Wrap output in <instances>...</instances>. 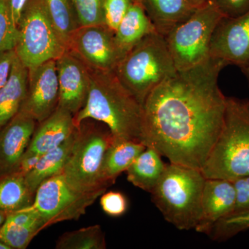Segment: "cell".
Returning <instances> with one entry per match:
<instances>
[{
  "label": "cell",
  "mask_w": 249,
  "mask_h": 249,
  "mask_svg": "<svg viewBox=\"0 0 249 249\" xmlns=\"http://www.w3.org/2000/svg\"><path fill=\"white\" fill-rule=\"evenodd\" d=\"M227 66L210 56L157 86L142 104V142L170 163L201 170L224 123L218 78Z\"/></svg>",
  "instance_id": "6da1fadb"
},
{
  "label": "cell",
  "mask_w": 249,
  "mask_h": 249,
  "mask_svg": "<svg viewBox=\"0 0 249 249\" xmlns=\"http://www.w3.org/2000/svg\"><path fill=\"white\" fill-rule=\"evenodd\" d=\"M89 69V91L84 106L73 116L76 127L89 119L107 126L112 135V143L142 142V105L114 71Z\"/></svg>",
  "instance_id": "7a4b0ae2"
},
{
  "label": "cell",
  "mask_w": 249,
  "mask_h": 249,
  "mask_svg": "<svg viewBox=\"0 0 249 249\" xmlns=\"http://www.w3.org/2000/svg\"><path fill=\"white\" fill-rule=\"evenodd\" d=\"M201 170L206 178L249 176V100L227 96L222 128Z\"/></svg>",
  "instance_id": "3957f363"
},
{
  "label": "cell",
  "mask_w": 249,
  "mask_h": 249,
  "mask_svg": "<svg viewBox=\"0 0 249 249\" xmlns=\"http://www.w3.org/2000/svg\"><path fill=\"white\" fill-rule=\"evenodd\" d=\"M206 178L201 170L170 163L151 196L165 220L178 230L196 229L202 213Z\"/></svg>",
  "instance_id": "277c9868"
},
{
  "label": "cell",
  "mask_w": 249,
  "mask_h": 249,
  "mask_svg": "<svg viewBox=\"0 0 249 249\" xmlns=\"http://www.w3.org/2000/svg\"><path fill=\"white\" fill-rule=\"evenodd\" d=\"M114 71L142 106L148 95L178 70L164 36L155 31L129 49Z\"/></svg>",
  "instance_id": "5b68a950"
},
{
  "label": "cell",
  "mask_w": 249,
  "mask_h": 249,
  "mask_svg": "<svg viewBox=\"0 0 249 249\" xmlns=\"http://www.w3.org/2000/svg\"><path fill=\"white\" fill-rule=\"evenodd\" d=\"M99 124L85 120L76 127L74 142L61 173L67 182L81 193H104L107 188L103 181L102 166L113 139L107 126Z\"/></svg>",
  "instance_id": "8992f818"
},
{
  "label": "cell",
  "mask_w": 249,
  "mask_h": 249,
  "mask_svg": "<svg viewBox=\"0 0 249 249\" xmlns=\"http://www.w3.org/2000/svg\"><path fill=\"white\" fill-rule=\"evenodd\" d=\"M18 29L15 51L29 70L57 60L67 51L51 21L44 0H28Z\"/></svg>",
  "instance_id": "52a82bcc"
},
{
  "label": "cell",
  "mask_w": 249,
  "mask_h": 249,
  "mask_svg": "<svg viewBox=\"0 0 249 249\" xmlns=\"http://www.w3.org/2000/svg\"><path fill=\"white\" fill-rule=\"evenodd\" d=\"M225 17L211 0L165 36L177 70H188L210 58V45L218 23Z\"/></svg>",
  "instance_id": "ba28073f"
},
{
  "label": "cell",
  "mask_w": 249,
  "mask_h": 249,
  "mask_svg": "<svg viewBox=\"0 0 249 249\" xmlns=\"http://www.w3.org/2000/svg\"><path fill=\"white\" fill-rule=\"evenodd\" d=\"M103 194L76 191L60 173L41 183L31 206L37 211L46 229L57 223L78 219Z\"/></svg>",
  "instance_id": "9c48e42d"
},
{
  "label": "cell",
  "mask_w": 249,
  "mask_h": 249,
  "mask_svg": "<svg viewBox=\"0 0 249 249\" xmlns=\"http://www.w3.org/2000/svg\"><path fill=\"white\" fill-rule=\"evenodd\" d=\"M68 50L90 68L100 71H114L124 56L114 33L105 24L78 28L72 36Z\"/></svg>",
  "instance_id": "30bf717a"
},
{
  "label": "cell",
  "mask_w": 249,
  "mask_h": 249,
  "mask_svg": "<svg viewBox=\"0 0 249 249\" xmlns=\"http://www.w3.org/2000/svg\"><path fill=\"white\" fill-rule=\"evenodd\" d=\"M210 56L242 69L249 62V11L238 17H224L214 29Z\"/></svg>",
  "instance_id": "8fae6325"
},
{
  "label": "cell",
  "mask_w": 249,
  "mask_h": 249,
  "mask_svg": "<svg viewBox=\"0 0 249 249\" xmlns=\"http://www.w3.org/2000/svg\"><path fill=\"white\" fill-rule=\"evenodd\" d=\"M58 102L56 60H49L29 70L27 94L20 111L41 123L55 110Z\"/></svg>",
  "instance_id": "7c38bea8"
},
{
  "label": "cell",
  "mask_w": 249,
  "mask_h": 249,
  "mask_svg": "<svg viewBox=\"0 0 249 249\" xmlns=\"http://www.w3.org/2000/svg\"><path fill=\"white\" fill-rule=\"evenodd\" d=\"M59 107L73 116L84 106L89 91V67L78 55L67 50L56 60Z\"/></svg>",
  "instance_id": "4fadbf2b"
},
{
  "label": "cell",
  "mask_w": 249,
  "mask_h": 249,
  "mask_svg": "<svg viewBox=\"0 0 249 249\" xmlns=\"http://www.w3.org/2000/svg\"><path fill=\"white\" fill-rule=\"evenodd\" d=\"M37 121L19 111L0 129V178L16 173L27 151Z\"/></svg>",
  "instance_id": "5bb4252c"
},
{
  "label": "cell",
  "mask_w": 249,
  "mask_h": 249,
  "mask_svg": "<svg viewBox=\"0 0 249 249\" xmlns=\"http://www.w3.org/2000/svg\"><path fill=\"white\" fill-rule=\"evenodd\" d=\"M235 204V189L232 181L206 178L202 195V213L196 232L209 235L221 219L231 214Z\"/></svg>",
  "instance_id": "9a60e30c"
},
{
  "label": "cell",
  "mask_w": 249,
  "mask_h": 249,
  "mask_svg": "<svg viewBox=\"0 0 249 249\" xmlns=\"http://www.w3.org/2000/svg\"><path fill=\"white\" fill-rule=\"evenodd\" d=\"M76 128L73 114L58 106L48 118L39 123L26 152L44 155L63 143Z\"/></svg>",
  "instance_id": "2e32d148"
},
{
  "label": "cell",
  "mask_w": 249,
  "mask_h": 249,
  "mask_svg": "<svg viewBox=\"0 0 249 249\" xmlns=\"http://www.w3.org/2000/svg\"><path fill=\"white\" fill-rule=\"evenodd\" d=\"M142 6L157 31L165 36L188 19L196 8L190 0H132Z\"/></svg>",
  "instance_id": "e0dca14e"
},
{
  "label": "cell",
  "mask_w": 249,
  "mask_h": 249,
  "mask_svg": "<svg viewBox=\"0 0 249 249\" xmlns=\"http://www.w3.org/2000/svg\"><path fill=\"white\" fill-rule=\"evenodd\" d=\"M29 70L18 56L9 81L0 89V129L20 111L27 94Z\"/></svg>",
  "instance_id": "ac0fdd59"
},
{
  "label": "cell",
  "mask_w": 249,
  "mask_h": 249,
  "mask_svg": "<svg viewBox=\"0 0 249 249\" xmlns=\"http://www.w3.org/2000/svg\"><path fill=\"white\" fill-rule=\"evenodd\" d=\"M157 31L145 11L133 1L114 32L118 47L125 54L147 36Z\"/></svg>",
  "instance_id": "d6986e66"
},
{
  "label": "cell",
  "mask_w": 249,
  "mask_h": 249,
  "mask_svg": "<svg viewBox=\"0 0 249 249\" xmlns=\"http://www.w3.org/2000/svg\"><path fill=\"white\" fill-rule=\"evenodd\" d=\"M166 163L161 155L152 147H147L127 169L129 182L151 194L164 173Z\"/></svg>",
  "instance_id": "ffe728a7"
},
{
  "label": "cell",
  "mask_w": 249,
  "mask_h": 249,
  "mask_svg": "<svg viewBox=\"0 0 249 249\" xmlns=\"http://www.w3.org/2000/svg\"><path fill=\"white\" fill-rule=\"evenodd\" d=\"M147 146L142 142H124L111 143L108 147L102 166L103 182L107 187L127 169Z\"/></svg>",
  "instance_id": "44dd1931"
},
{
  "label": "cell",
  "mask_w": 249,
  "mask_h": 249,
  "mask_svg": "<svg viewBox=\"0 0 249 249\" xmlns=\"http://www.w3.org/2000/svg\"><path fill=\"white\" fill-rule=\"evenodd\" d=\"M76 131V128L61 145L41 156L35 168L25 175L27 186L34 195L43 181L62 173L74 142Z\"/></svg>",
  "instance_id": "7402d4cb"
},
{
  "label": "cell",
  "mask_w": 249,
  "mask_h": 249,
  "mask_svg": "<svg viewBox=\"0 0 249 249\" xmlns=\"http://www.w3.org/2000/svg\"><path fill=\"white\" fill-rule=\"evenodd\" d=\"M34 199L22 174L16 172L0 178V211L16 212L31 206Z\"/></svg>",
  "instance_id": "603a6c76"
},
{
  "label": "cell",
  "mask_w": 249,
  "mask_h": 249,
  "mask_svg": "<svg viewBox=\"0 0 249 249\" xmlns=\"http://www.w3.org/2000/svg\"><path fill=\"white\" fill-rule=\"evenodd\" d=\"M54 28L68 50L72 36L80 27L71 0H44Z\"/></svg>",
  "instance_id": "cb8c5ba5"
},
{
  "label": "cell",
  "mask_w": 249,
  "mask_h": 249,
  "mask_svg": "<svg viewBox=\"0 0 249 249\" xmlns=\"http://www.w3.org/2000/svg\"><path fill=\"white\" fill-rule=\"evenodd\" d=\"M58 249H105L106 236L100 225L82 228L62 234L55 244Z\"/></svg>",
  "instance_id": "d4e9b609"
},
{
  "label": "cell",
  "mask_w": 249,
  "mask_h": 249,
  "mask_svg": "<svg viewBox=\"0 0 249 249\" xmlns=\"http://www.w3.org/2000/svg\"><path fill=\"white\" fill-rule=\"evenodd\" d=\"M42 230L44 228L41 223L19 224L6 219L0 227V240L11 249H24Z\"/></svg>",
  "instance_id": "484cf974"
},
{
  "label": "cell",
  "mask_w": 249,
  "mask_h": 249,
  "mask_svg": "<svg viewBox=\"0 0 249 249\" xmlns=\"http://www.w3.org/2000/svg\"><path fill=\"white\" fill-rule=\"evenodd\" d=\"M80 27L103 25L104 0H71Z\"/></svg>",
  "instance_id": "4316f807"
},
{
  "label": "cell",
  "mask_w": 249,
  "mask_h": 249,
  "mask_svg": "<svg viewBox=\"0 0 249 249\" xmlns=\"http://www.w3.org/2000/svg\"><path fill=\"white\" fill-rule=\"evenodd\" d=\"M249 229V212L221 219L211 229L209 235L213 240L222 242Z\"/></svg>",
  "instance_id": "83f0119b"
},
{
  "label": "cell",
  "mask_w": 249,
  "mask_h": 249,
  "mask_svg": "<svg viewBox=\"0 0 249 249\" xmlns=\"http://www.w3.org/2000/svg\"><path fill=\"white\" fill-rule=\"evenodd\" d=\"M18 34V27L10 14L7 0H0V53L15 49Z\"/></svg>",
  "instance_id": "f1b7e54d"
},
{
  "label": "cell",
  "mask_w": 249,
  "mask_h": 249,
  "mask_svg": "<svg viewBox=\"0 0 249 249\" xmlns=\"http://www.w3.org/2000/svg\"><path fill=\"white\" fill-rule=\"evenodd\" d=\"M132 2V0H104L105 25L115 32Z\"/></svg>",
  "instance_id": "f546056e"
},
{
  "label": "cell",
  "mask_w": 249,
  "mask_h": 249,
  "mask_svg": "<svg viewBox=\"0 0 249 249\" xmlns=\"http://www.w3.org/2000/svg\"><path fill=\"white\" fill-rule=\"evenodd\" d=\"M100 203L103 211L111 217H120L127 209V199L121 192L110 191L103 193Z\"/></svg>",
  "instance_id": "4dcf8cb0"
},
{
  "label": "cell",
  "mask_w": 249,
  "mask_h": 249,
  "mask_svg": "<svg viewBox=\"0 0 249 249\" xmlns=\"http://www.w3.org/2000/svg\"><path fill=\"white\" fill-rule=\"evenodd\" d=\"M232 182L235 189V204L229 217L249 212V176L237 178Z\"/></svg>",
  "instance_id": "1f68e13d"
},
{
  "label": "cell",
  "mask_w": 249,
  "mask_h": 249,
  "mask_svg": "<svg viewBox=\"0 0 249 249\" xmlns=\"http://www.w3.org/2000/svg\"><path fill=\"white\" fill-rule=\"evenodd\" d=\"M225 17L235 18L249 11V0H212Z\"/></svg>",
  "instance_id": "d6a6232c"
},
{
  "label": "cell",
  "mask_w": 249,
  "mask_h": 249,
  "mask_svg": "<svg viewBox=\"0 0 249 249\" xmlns=\"http://www.w3.org/2000/svg\"><path fill=\"white\" fill-rule=\"evenodd\" d=\"M16 56L15 49L0 53V89L9 81Z\"/></svg>",
  "instance_id": "836d02e7"
},
{
  "label": "cell",
  "mask_w": 249,
  "mask_h": 249,
  "mask_svg": "<svg viewBox=\"0 0 249 249\" xmlns=\"http://www.w3.org/2000/svg\"><path fill=\"white\" fill-rule=\"evenodd\" d=\"M40 155L36 153H28L25 152L23 156L20 163H19V168L18 171L25 176L27 174L30 173L31 170L35 168L37 162L40 160Z\"/></svg>",
  "instance_id": "e575fe53"
},
{
  "label": "cell",
  "mask_w": 249,
  "mask_h": 249,
  "mask_svg": "<svg viewBox=\"0 0 249 249\" xmlns=\"http://www.w3.org/2000/svg\"><path fill=\"white\" fill-rule=\"evenodd\" d=\"M28 0H7L8 6L15 25L18 27L23 9L27 4Z\"/></svg>",
  "instance_id": "d590c367"
},
{
  "label": "cell",
  "mask_w": 249,
  "mask_h": 249,
  "mask_svg": "<svg viewBox=\"0 0 249 249\" xmlns=\"http://www.w3.org/2000/svg\"><path fill=\"white\" fill-rule=\"evenodd\" d=\"M193 4L196 6V8L199 7V6H202L206 3L209 2L211 0H190Z\"/></svg>",
  "instance_id": "8d00e7d4"
},
{
  "label": "cell",
  "mask_w": 249,
  "mask_h": 249,
  "mask_svg": "<svg viewBox=\"0 0 249 249\" xmlns=\"http://www.w3.org/2000/svg\"><path fill=\"white\" fill-rule=\"evenodd\" d=\"M241 70H242V71L243 72L244 74H245L246 78H247V81H248L249 85V62L245 65V67H242Z\"/></svg>",
  "instance_id": "74e56055"
},
{
  "label": "cell",
  "mask_w": 249,
  "mask_h": 249,
  "mask_svg": "<svg viewBox=\"0 0 249 249\" xmlns=\"http://www.w3.org/2000/svg\"><path fill=\"white\" fill-rule=\"evenodd\" d=\"M6 215H7V213H6L4 211H0V227L2 226L5 220H6Z\"/></svg>",
  "instance_id": "f35d334b"
},
{
  "label": "cell",
  "mask_w": 249,
  "mask_h": 249,
  "mask_svg": "<svg viewBox=\"0 0 249 249\" xmlns=\"http://www.w3.org/2000/svg\"><path fill=\"white\" fill-rule=\"evenodd\" d=\"M0 249H11L9 246L6 245L4 242L0 240Z\"/></svg>",
  "instance_id": "ab89813d"
}]
</instances>
